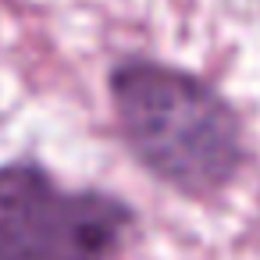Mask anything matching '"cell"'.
<instances>
[{
    "mask_svg": "<svg viewBox=\"0 0 260 260\" xmlns=\"http://www.w3.org/2000/svg\"><path fill=\"white\" fill-rule=\"evenodd\" d=\"M107 93L125 150L160 185L210 200L246 168L239 111L196 72L153 57H121L107 75Z\"/></svg>",
    "mask_w": 260,
    "mask_h": 260,
    "instance_id": "obj_1",
    "label": "cell"
},
{
    "mask_svg": "<svg viewBox=\"0 0 260 260\" xmlns=\"http://www.w3.org/2000/svg\"><path fill=\"white\" fill-rule=\"evenodd\" d=\"M132 228L114 192L61 185L40 160L0 164V260H114Z\"/></svg>",
    "mask_w": 260,
    "mask_h": 260,
    "instance_id": "obj_2",
    "label": "cell"
}]
</instances>
